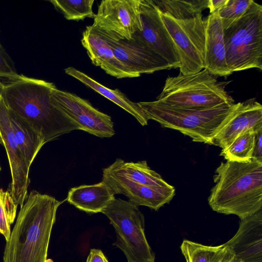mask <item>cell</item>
I'll return each instance as SVG.
<instances>
[{"label": "cell", "mask_w": 262, "mask_h": 262, "mask_svg": "<svg viewBox=\"0 0 262 262\" xmlns=\"http://www.w3.org/2000/svg\"><path fill=\"white\" fill-rule=\"evenodd\" d=\"M52 83L18 75L0 82V95L8 108L28 122L46 143L80 126L57 107L51 95Z\"/></svg>", "instance_id": "obj_1"}, {"label": "cell", "mask_w": 262, "mask_h": 262, "mask_svg": "<svg viewBox=\"0 0 262 262\" xmlns=\"http://www.w3.org/2000/svg\"><path fill=\"white\" fill-rule=\"evenodd\" d=\"M61 202L32 190L18 214L4 249V262H46L52 227Z\"/></svg>", "instance_id": "obj_2"}, {"label": "cell", "mask_w": 262, "mask_h": 262, "mask_svg": "<svg viewBox=\"0 0 262 262\" xmlns=\"http://www.w3.org/2000/svg\"><path fill=\"white\" fill-rule=\"evenodd\" d=\"M213 179L208 199L213 211L243 220L262 209V160L222 162Z\"/></svg>", "instance_id": "obj_3"}, {"label": "cell", "mask_w": 262, "mask_h": 262, "mask_svg": "<svg viewBox=\"0 0 262 262\" xmlns=\"http://www.w3.org/2000/svg\"><path fill=\"white\" fill-rule=\"evenodd\" d=\"M148 120L163 127L178 130L196 142L214 145V138L233 110L235 104L223 103L205 108L169 105L158 100L138 102Z\"/></svg>", "instance_id": "obj_4"}, {"label": "cell", "mask_w": 262, "mask_h": 262, "mask_svg": "<svg viewBox=\"0 0 262 262\" xmlns=\"http://www.w3.org/2000/svg\"><path fill=\"white\" fill-rule=\"evenodd\" d=\"M217 77L205 68L194 74L168 76L157 100L187 108L234 104L233 98L226 90L230 81H220Z\"/></svg>", "instance_id": "obj_5"}, {"label": "cell", "mask_w": 262, "mask_h": 262, "mask_svg": "<svg viewBox=\"0 0 262 262\" xmlns=\"http://www.w3.org/2000/svg\"><path fill=\"white\" fill-rule=\"evenodd\" d=\"M227 65L232 72L262 69V6L253 1L246 13L224 30Z\"/></svg>", "instance_id": "obj_6"}, {"label": "cell", "mask_w": 262, "mask_h": 262, "mask_svg": "<svg viewBox=\"0 0 262 262\" xmlns=\"http://www.w3.org/2000/svg\"><path fill=\"white\" fill-rule=\"evenodd\" d=\"M114 227V244L124 254L127 262H155V255L145 234V220L138 206L115 199L101 212Z\"/></svg>", "instance_id": "obj_7"}, {"label": "cell", "mask_w": 262, "mask_h": 262, "mask_svg": "<svg viewBox=\"0 0 262 262\" xmlns=\"http://www.w3.org/2000/svg\"><path fill=\"white\" fill-rule=\"evenodd\" d=\"M160 14L177 48L181 60L180 73L194 74L204 69L205 31L202 14L181 19L160 11Z\"/></svg>", "instance_id": "obj_8"}, {"label": "cell", "mask_w": 262, "mask_h": 262, "mask_svg": "<svg viewBox=\"0 0 262 262\" xmlns=\"http://www.w3.org/2000/svg\"><path fill=\"white\" fill-rule=\"evenodd\" d=\"M140 4V0H102L91 26L103 37L129 39L142 29Z\"/></svg>", "instance_id": "obj_9"}, {"label": "cell", "mask_w": 262, "mask_h": 262, "mask_svg": "<svg viewBox=\"0 0 262 262\" xmlns=\"http://www.w3.org/2000/svg\"><path fill=\"white\" fill-rule=\"evenodd\" d=\"M52 103L78 124L81 130L98 137L115 135L111 117L96 108L88 100L55 88L51 92Z\"/></svg>", "instance_id": "obj_10"}, {"label": "cell", "mask_w": 262, "mask_h": 262, "mask_svg": "<svg viewBox=\"0 0 262 262\" xmlns=\"http://www.w3.org/2000/svg\"><path fill=\"white\" fill-rule=\"evenodd\" d=\"M0 144L7 152L11 174L9 190L20 207L28 196L29 170L11 126L9 110L0 95Z\"/></svg>", "instance_id": "obj_11"}, {"label": "cell", "mask_w": 262, "mask_h": 262, "mask_svg": "<svg viewBox=\"0 0 262 262\" xmlns=\"http://www.w3.org/2000/svg\"><path fill=\"white\" fill-rule=\"evenodd\" d=\"M101 36L111 47L118 60L135 77L142 74L172 69L162 57L134 34L129 39L119 40Z\"/></svg>", "instance_id": "obj_12"}, {"label": "cell", "mask_w": 262, "mask_h": 262, "mask_svg": "<svg viewBox=\"0 0 262 262\" xmlns=\"http://www.w3.org/2000/svg\"><path fill=\"white\" fill-rule=\"evenodd\" d=\"M142 29L134 34L143 40L172 68H179L180 58L177 48L161 18L152 0H140Z\"/></svg>", "instance_id": "obj_13"}, {"label": "cell", "mask_w": 262, "mask_h": 262, "mask_svg": "<svg viewBox=\"0 0 262 262\" xmlns=\"http://www.w3.org/2000/svg\"><path fill=\"white\" fill-rule=\"evenodd\" d=\"M262 129V105L254 98L235 103L228 118L214 138V145L224 149L248 130Z\"/></svg>", "instance_id": "obj_14"}, {"label": "cell", "mask_w": 262, "mask_h": 262, "mask_svg": "<svg viewBox=\"0 0 262 262\" xmlns=\"http://www.w3.org/2000/svg\"><path fill=\"white\" fill-rule=\"evenodd\" d=\"M224 244L233 262H262V209L241 220L236 234Z\"/></svg>", "instance_id": "obj_15"}, {"label": "cell", "mask_w": 262, "mask_h": 262, "mask_svg": "<svg viewBox=\"0 0 262 262\" xmlns=\"http://www.w3.org/2000/svg\"><path fill=\"white\" fill-rule=\"evenodd\" d=\"M102 181L112 189L115 194H123L137 206H144L155 210L168 204L175 195L173 186L161 187L135 183L103 172Z\"/></svg>", "instance_id": "obj_16"}, {"label": "cell", "mask_w": 262, "mask_h": 262, "mask_svg": "<svg viewBox=\"0 0 262 262\" xmlns=\"http://www.w3.org/2000/svg\"><path fill=\"white\" fill-rule=\"evenodd\" d=\"M205 68L217 76L231 74L226 61L224 29L218 12L210 14L205 19Z\"/></svg>", "instance_id": "obj_17"}, {"label": "cell", "mask_w": 262, "mask_h": 262, "mask_svg": "<svg viewBox=\"0 0 262 262\" xmlns=\"http://www.w3.org/2000/svg\"><path fill=\"white\" fill-rule=\"evenodd\" d=\"M81 41L92 63L101 68L106 74L118 79L135 78L116 57L105 40L91 26L86 27Z\"/></svg>", "instance_id": "obj_18"}, {"label": "cell", "mask_w": 262, "mask_h": 262, "mask_svg": "<svg viewBox=\"0 0 262 262\" xmlns=\"http://www.w3.org/2000/svg\"><path fill=\"white\" fill-rule=\"evenodd\" d=\"M115 199L112 189L103 181L71 188L67 200L78 209L90 213L102 212Z\"/></svg>", "instance_id": "obj_19"}, {"label": "cell", "mask_w": 262, "mask_h": 262, "mask_svg": "<svg viewBox=\"0 0 262 262\" xmlns=\"http://www.w3.org/2000/svg\"><path fill=\"white\" fill-rule=\"evenodd\" d=\"M103 172L139 184L161 187H170L157 172L152 170L146 161L125 162L117 158Z\"/></svg>", "instance_id": "obj_20"}, {"label": "cell", "mask_w": 262, "mask_h": 262, "mask_svg": "<svg viewBox=\"0 0 262 262\" xmlns=\"http://www.w3.org/2000/svg\"><path fill=\"white\" fill-rule=\"evenodd\" d=\"M65 73L79 80L121 108L129 113L142 126L147 125L148 118L137 103L130 101L118 89L112 90L106 88L92 79L85 73L70 67L64 69Z\"/></svg>", "instance_id": "obj_21"}, {"label": "cell", "mask_w": 262, "mask_h": 262, "mask_svg": "<svg viewBox=\"0 0 262 262\" xmlns=\"http://www.w3.org/2000/svg\"><path fill=\"white\" fill-rule=\"evenodd\" d=\"M9 115L15 138L30 167L39 151L46 143L45 141L28 122L10 110Z\"/></svg>", "instance_id": "obj_22"}, {"label": "cell", "mask_w": 262, "mask_h": 262, "mask_svg": "<svg viewBox=\"0 0 262 262\" xmlns=\"http://www.w3.org/2000/svg\"><path fill=\"white\" fill-rule=\"evenodd\" d=\"M180 248L186 262H232L233 260V253L224 244L206 246L184 239Z\"/></svg>", "instance_id": "obj_23"}, {"label": "cell", "mask_w": 262, "mask_h": 262, "mask_svg": "<svg viewBox=\"0 0 262 262\" xmlns=\"http://www.w3.org/2000/svg\"><path fill=\"white\" fill-rule=\"evenodd\" d=\"M160 11L175 18L186 19L208 8V0H152Z\"/></svg>", "instance_id": "obj_24"}, {"label": "cell", "mask_w": 262, "mask_h": 262, "mask_svg": "<svg viewBox=\"0 0 262 262\" xmlns=\"http://www.w3.org/2000/svg\"><path fill=\"white\" fill-rule=\"evenodd\" d=\"M255 132L248 130L237 137L220 155L229 161L245 162L252 159Z\"/></svg>", "instance_id": "obj_25"}, {"label": "cell", "mask_w": 262, "mask_h": 262, "mask_svg": "<svg viewBox=\"0 0 262 262\" xmlns=\"http://www.w3.org/2000/svg\"><path fill=\"white\" fill-rule=\"evenodd\" d=\"M60 11L68 20H83L94 18L96 14L93 11L94 0H52L50 1Z\"/></svg>", "instance_id": "obj_26"}, {"label": "cell", "mask_w": 262, "mask_h": 262, "mask_svg": "<svg viewBox=\"0 0 262 262\" xmlns=\"http://www.w3.org/2000/svg\"><path fill=\"white\" fill-rule=\"evenodd\" d=\"M18 205L9 190L0 189V234L7 241L11 234V225L16 217Z\"/></svg>", "instance_id": "obj_27"}, {"label": "cell", "mask_w": 262, "mask_h": 262, "mask_svg": "<svg viewBox=\"0 0 262 262\" xmlns=\"http://www.w3.org/2000/svg\"><path fill=\"white\" fill-rule=\"evenodd\" d=\"M252 0H227L219 11L224 30L241 18L247 11Z\"/></svg>", "instance_id": "obj_28"}, {"label": "cell", "mask_w": 262, "mask_h": 262, "mask_svg": "<svg viewBox=\"0 0 262 262\" xmlns=\"http://www.w3.org/2000/svg\"><path fill=\"white\" fill-rule=\"evenodd\" d=\"M18 75L13 61L0 42V82L15 78Z\"/></svg>", "instance_id": "obj_29"}, {"label": "cell", "mask_w": 262, "mask_h": 262, "mask_svg": "<svg viewBox=\"0 0 262 262\" xmlns=\"http://www.w3.org/2000/svg\"><path fill=\"white\" fill-rule=\"evenodd\" d=\"M252 158L262 160V129L255 133Z\"/></svg>", "instance_id": "obj_30"}, {"label": "cell", "mask_w": 262, "mask_h": 262, "mask_svg": "<svg viewBox=\"0 0 262 262\" xmlns=\"http://www.w3.org/2000/svg\"><path fill=\"white\" fill-rule=\"evenodd\" d=\"M86 262H109V261L101 250L92 249L90 252Z\"/></svg>", "instance_id": "obj_31"}, {"label": "cell", "mask_w": 262, "mask_h": 262, "mask_svg": "<svg viewBox=\"0 0 262 262\" xmlns=\"http://www.w3.org/2000/svg\"><path fill=\"white\" fill-rule=\"evenodd\" d=\"M227 1V0H208V8L209 9L210 14L219 12Z\"/></svg>", "instance_id": "obj_32"}, {"label": "cell", "mask_w": 262, "mask_h": 262, "mask_svg": "<svg viewBox=\"0 0 262 262\" xmlns=\"http://www.w3.org/2000/svg\"><path fill=\"white\" fill-rule=\"evenodd\" d=\"M1 171V165H0V172Z\"/></svg>", "instance_id": "obj_33"}, {"label": "cell", "mask_w": 262, "mask_h": 262, "mask_svg": "<svg viewBox=\"0 0 262 262\" xmlns=\"http://www.w3.org/2000/svg\"><path fill=\"white\" fill-rule=\"evenodd\" d=\"M232 262H233V261Z\"/></svg>", "instance_id": "obj_34"}]
</instances>
